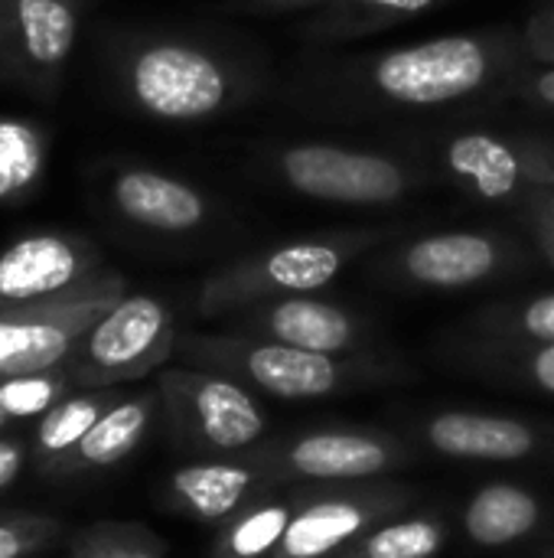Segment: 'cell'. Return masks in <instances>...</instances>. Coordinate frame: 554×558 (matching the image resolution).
Segmentation results:
<instances>
[{
	"mask_svg": "<svg viewBox=\"0 0 554 558\" xmlns=\"http://www.w3.org/2000/svg\"><path fill=\"white\" fill-rule=\"evenodd\" d=\"M532 62L522 29H483L356 56L323 78L366 108L438 111L513 85Z\"/></svg>",
	"mask_w": 554,
	"mask_h": 558,
	"instance_id": "obj_1",
	"label": "cell"
},
{
	"mask_svg": "<svg viewBox=\"0 0 554 558\" xmlns=\"http://www.w3.org/2000/svg\"><path fill=\"white\" fill-rule=\"evenodd\" d=\"M108 69L127 108L173 124L232 114L264 82L261 69L238 49L180 33L124 36L108 49Z\"/></svg>",
	"mask_w": 554,
	"mask_h": 558,
	"instance_id": "obj_2",
	"label": "cell"
},
{
	"mask_svg": "<svg viewBox=\"0 0 554 558\" xmlns=\"http://www.w3.org/2000/svg\"><path fill=\"white\" fill-rule=\"evenodd\" d=\"M173 356L183 366L225 373L251 392L278 402H320L402 379V366L379 353L330 356L238 330L180 333Z\"/></svg>",
	"mask_w": 554,
	"mask_h": 558,
	"instance_id": "obj_3",
	"label": "cell"
},
{
	"mask_svg": "<svg viewBox=\"0 0 554 558\" xmlns=\"http://www.w3.org/2000/svg\"><path fill=\"white\" fill-rule=\"evenodd\" d=\"M398 235L402 226H359L264 245L251 255H242L216 268L196 291V314L209 320L235 317L274 298L320 294L353 262L372 255L376 248Z\"/></svg>",
	"mask_w": 554,
	"mask_h": 558,
	"instance_id": "obj_4",
	"label": "cell"
},
{
	"mask_svg": "<svg viewBox=\"0 0 554 558\" xmlns=\"http://www.w3.org/2000/svg\"><path fill=\"white\" fill-rule=\"evenodd\" d=\"M268 167L281 180V186L297 196L362 209L398 206L434 180L431 170L398 154L362 150L330 141L281 144L268 150Z\"/></svg>",
	"mask_w": 554,
	"mask_h": 558,
	"instance_id": "obj_5",
	"label": "cell"
},
{
	"mask_svg": "<svg viewBox=\"0 0 554 558\" xmlns=\"http://www.w3.org/2000/svg\"><path fill=\"white\" fill-rule=\"evenodd\" d=\"M532 252L503 229H451L392 239L369 258V275L402 291H470L522 271Z\"/></svg>",
	"mask_w": 554,
	"mask_h": 558,
	"instance_id": "obj_6",
	"label": "cell"
},
{
	"mask_svg": "<svg viewBox=\"0 0 554 558\" xmlns=\"http://www.w3.org/2000/svg\"><path fill=\"white\" fill-rule=\"evenodd\" d=\"M157 392L180 441L206 458L248 454L268 441L271 422L261 396L225 373L167 366L157 373Z\"/></svg>",
	"mask_w": 554,
	"mask_h": 558,
	"instance_id": "obj_7",
	"label": "cell"
},
{
	"mask_svg": "<svg viewBox=\"0 0 554 558\" xmlns=\"http://www.w3.org/2000/svg\"><path fill=\"white\" fill-rule=\"evenodd\" d=\"M278 487H340L385 481L408 468L415 451L405 438L382 428H307L284 438H268L251 451Z\"/></svg>",
	"mask_w": 554,
	"mask_h": 558,
	"instance_id": "obj_8",
	"label": "cell"
},
{
	"mask_svg": "<svg viewBox=\"0 0 554 558\" xmlns=\"http://www.w3.org/2000/svg\"><path fill=\"white\" fill-rule=\"evenodd\" d=\"M176 317L157 294H124L72 350L65 373L75 389H114L160 373L176 353Z\"/></svg>",
	"mask_w": 554,
	"mask_h": 558,
	"instance_id": "obj_9",
	"label": "cell"
},
{
	"mask_svg": "<svg viewBox=\"0 0 554 558\" xmlns=\"http://www.w3.org/2000/svg\"><path fill=\"white\" fill-rule=\"evenodd\" d=\"M438 170L467 196L513 213L539 190H554V137L535 131L470 128L441 137Z\"/></svg>",
	"mask_w": 554,
	"mask_h": 558,
	"instance_id": "obj_10",
	"label": "cell"
},
{
	"mask_svg": "<svg viewBox=\"0 0 554 558\" xmlns=\"http://www.w3.org/2000/svg\"><path fill=\"white\" fill-rule=\"evenodd\" d=\"M127 294V281L104 268L91 281L0 311V379L65 366L78 340Z\"/></svg>",
	"mask_w": 554,
	"mask_h": 558,
	"instance_id": "obj_11",
	"label": "cell"
},
{
	"mask_svg": "<svg viewBox=\"0 0 554 558\" xmlns=\"http://www.w3.org/2000/svg\"><path fill=\"white\" fill-rule=\"evenodd\" d=\"M415 490L395 481H366L340 487H300L297 513L271 558H340L366 533L408 513Z\"/></svg>",
	"mask_w": 554,
	"mask_h": 558,
	"instance_id": "obj_12",
	"label": "cell"
},
{
	"mask_svg": "<svg viewBox=\"0 0 554 558\" xmlns=\"http://www.w3.org/2000/svg\"><path fill=\"white\" fill-rule=\"evenodd\" d=\"M78 0H0V62L33 95H52L78 36Z\"/></svg>",
	"mask_w": 554,
	"mask_h": 558,
	"instance_id": "obj_13",
	"label": "cell"
},
{
	"mask_svg": "<svg viewBox=\"0 0 554 558\" xmlns=\"http://www.w3.org/2000/svg\"><path fill=\"white\" fill-rule=\"evenodd\" d=\"M232 330L287 343L310 353L359 356L376 353V327L359 311L320 294H294L255 304L232 317Z\"/></svg>",
	"mask_w": 554,
	"mask_h": 558,
	"instance_id": "obj_14",
	"label": "cell"
},
{
	"mask_svg": "<svg viewBox=\"0 0 554 558\" xmlns=\"http://www.w3.org/2000/svg\"><path fill=\"white\" fill-rule=\"evenodd\" d=\"M104 271L95 242L78 232H29L0 252V311L65 294Z\"/></svg>",
	"mask_w": 554,
	"mask_h": 558,
	"instance_id": "obj_15",
	"label": "cell"
},
{
	"mask_svg": "<svg viewBox=\"0 0 554 558\" xmlns=\"http://www.w3.org/2000/svg\"><path fill=\"white\" fill-rule=\"evenodd\" d=\"M108 206L118 219L153 235H193L216 219V203L196 183L127 163L108 180Z\"/></svg>",
	"mask_w": 554,
	"mask_h": 558,
	"instance_id": "obj_16",
	"label": "cell"
},
{
	"mask_svg": "<svg viewBox=\"0 0 554 558\" xmlns=\"http://www.w3.org/2000/svg\"><path fill=\"white\" fill-rule=\"evenodd\" d=\"M415 438L447 458V461H477V464H513L539 454L549 441L545 428L513 415L444 409L418 418Z\"/></svg>",
	"mask_w": 554,
	"mask_h": 558,
	"instance_id": "obj_17",
	"label": "cell"
},
{
	"mask_svg": "<svg viewBox=\"0 0 554 558\" xmlns=\"http://www.w3.org/2000/svg\"><path fill=\"white\" fill-rule=\"evenodd\" d=\"M268 468L248 451L232 458H209L176 468L163 481V504L196 523L222 526L255 497L274 490Z\"/></svg>",
	"mask_w": 554,
	"mask_h": 558,
	"instance_id": "obj_18",
	"label": "cell"
},
{
	"mask_svg": "<svg viewBox=\"0 0 554 558\" xmlns=\"http://www.w3.org/2000/svg\"><path fill=\"white\" fill-rule=\"evenodd\" d=\"M160 412V392H137V396H121L95 425L91 432L52 468L49 477H72V474H88V471H104L121 461H127L140 441L147 438L153 418Z\"/></svg>",
	"mask_w": 554,
	"mask_h": 558,
	"instance_id": "obj_19",
	"label": "cell"
},
{
	"mask_svg": "<svg viewBox=\"0 0 554 558\" xmlns=\"http://www.w3.org/2000/svg\"><path fill=\"white\" fill-rule=\"evenodd\" d=\"M545 520V504L535 490L516 481L483 484L460 513L464 536L480 549H509L535 536Z\"/></svg>",
	"mask_w": 554,
	"mask_h": 558,
	"instance_id": "obj_20",
	"label": "cell"
},
{
	"mask_svg": "<svg viewBox=\"0 0 554 558\" xmlns=\"http://www.w3.org/2000/svg\"><path fill=\"white\" fill-rule=\"evenodd\" d=\"M300 504V490L274 487L242 507L232 520H225L216 533L212 558H271L278 553L294 513Z\"/></svg>",
	"mask_w": 554,
	"mask_h": 558,
	"instance_id": "obj_21",
	"label": "cell"
},
{
	"mask_svg": "<svg viewBox=\"0 0 554 558\" xmlns=\"http://www.w3.org/2000/svg\"><path fill=\"white\" fill-rule=\"evenodd\" d=\"M441 3L444 0H330L310 16L307 36L317 43H349L421 20Z\"/></svg>",
	"mask_w": 554,
	"mask_h": 558,
	"instance_id": "obj_22",
	"label": "cell"
},
{
	"mask_svg": "<svg viewBox=\"0 0 554 558\" xmlns=\"http://www.w3.org/2000/svg\"><path fill=\"white\" fill-rule=\"evenodd\" d=\"M121 399L114 389H82L69 392L62 402H56L33 428V448L29 458L42 474H52V468L91 432V425Z\"/></svg>",
	"mask_w": 554,
	"mask_h": 558,
	"instance_id": "obj_23",
	"label": "cell"
},
{
	"mask_svg": "<svg viewBox=\"0 0 554 558\" xmlns=\"http://www.w3.org/2000/svg\"><path fill=\"white\" fill-rule=\"evenodd\" d=\"M464 337L503 347H549L554 343V291L480 307L467 320Z\"/></svg>",
	"mask_w": 554,
	"mask_h": 558,
	"instance_id": "obj_24",
	"label": "cell"
},
{
	"mask_svg": "<svg viewBox=\"0 0 554 558\" xmlns=\"http://www.w3.org/2000/svg\"><path fill=\"white\" fill-rule=\"evenodd\" d=\"M457 360L503 386L532 389L554 399V343L549 347H503L483 340H457Z\"/></svg>",
	"mask_w": 554,
	"mask_h": 558,
	"instance_id": "obj_25",
	"label": "cell"
},
{
	"mask_svg": "<svg viewBox=\"0 0 554 558\" xmlns=\"http://www.w3.org/2000/svg\"><path fill=\"white\" fill-rule=\"evenodd\" d=\"M49 163V128L0 114V203L29 199Z\"/></svg>",
	"mask_w": 554,
	"mask_h": 558,
	"instance_id": "obj_26",
	"label": "cell"
},
{
	"mask_svg": "<svg viewBox=\"0 0 554 558\" xmlns=\"http://www.w3.org/2000/svg\"><path fill=\"white\" fill-rule=\"evenodd\" d=\"M451 533L438 513H402L366 533L340 558H438Z\"/></svg>",
	"mask_w": 554,
	"mask_h": 558,
	"instance_id": "obj_27",
	"label": "cell"
},
{
	"mask_svg": "<svg viewBox=\"0 0 554 558\" xmlns=\"http://www.w3.org/2000/svg\"><path fill=\"white\" fill-rule=\"evenodd\" d=\"M72 558H167V546L140 523H95L72 536Z\"/></svg>",
	"mask_w": 554,
	"mask_h": 558,
	"instance_id": "obj_28",
	"label": "cell"
},
{
	"mask_svg": "<svg viewBox=\"0 0 554 558\" xmlns=\"http://www.w3.org/2000/svg\"><path fill=\"white\" fill-rule=\"evenodd\" d=\"M72 379L65 366L26 373V376H3L0 379V409L10 422L42 418L56 402H62L72 392Z\"/></svg>",
	"mask_w": 554,
	"mask_h": 558,
	"instance_id": "obj_29",
	"label": "cell"
},
{
	"mask_svg": "<svg viewBox=\"0 0 554 558\" xmlns=\"http://www.w3.org/2000/svg\"><path fill=\"white\" fill-rule=\"evenodd\" d=\"M59 536V523L49 517H0V558H26Z\"/></svg>",
	"mask_w": 554,
	"mask_h": 558,
	"instance_id": "obj_30",
	"label": "cell"
},
{
	"mask_svg": "<svg viewBox=\"0 0 554 558\" xmlns=\"http://www.w3.org/2000/svg\"><path fill=\"white\" fill-rule=\"evenodd\" d=\"M532 252L554 268V190H539L532 193L519 209H516Z\"/></svg>",
	"mask_w": 554,
	"mask_h": 558,
	"instance_id": "obj_31",
	"label": "cell"
},
{
	"mask_svg": "<svg viewBox=\"0 0 554 558\" xmlns=\"http://www.w3.org/2000/svg\"><path fill=\"white\" fill-rule=\"evenodd\" d=\"M509 95H519L522 101L554 111V62H532L519 72V78L509 85Z\"/></svg>",
	"mask_w": 554,
	"mask_h": 558,
	"instance_id": "obj_32",
	"label": "cell"
},
{
	"mask_svg": "<svg viewBox=\"0 0 554 558\" xmlns=\"http://www.w3.org/2000/svg\"><path fill=\"white\" fill-rule=\"evenodd\" d=\"M526 46L535 62H554V7L542 3L522 26Z\"/></svg>",
	"mask_w": 554,
	"mask_h": 558,
	"instance_id": "obj_33",
	"label": "cell"
},
{
	"mask_svg": "<svg viewBox=\"0 0 554 558\" xmlns=\"http://www.w3.org/2000/svg\"><path fill=\"white\" fill-rule=\"evenodd\" d=\"M26 461H29V445L16 435H0V490H7L20 477Z\"/></svg>",
	"mask_w": 554,
	"mask_h": 558,
	"instance_id": "obj_34",
	"label": "cell"
},
{
	"mask_svg": "<svg viewBox=\"0 0 554 558\" xmlns=\"http://www.w3.org/2000/svg\"><path fill=\"white\" fill-rule=\"evenodd\" d=\"M255 7H268V10H300V7H323L330 0H245Z\"/></svg>",
	"mask_w": 554,
	"mask_h": 558,
	"instance_id": "obj_35",
	"label": "cell"
},
{
	"mask_svg": "<svg viewBox=\"0 0 554 558\" xmlns=\"http://www.w3.org/2000/svg\"><path fill=\"white\" fill-rule=\"evenodd\" d=\"M10 425H13V422H10V418H7V415H3V409H0V432H7V428H10Z\"/></svg>",
	"mask_w": 554,
	"mask_h": 558,
	"instance_id": "obj_36",
	"label": "cell"
},
{
	"mask_svg": "<svg viewBox=\"0 0 554 558\" xmlns=\"http://www.w3.org/2000/svg\"><path fill=\"white\" fill-rule=\"evenodd\" d=\"M0 82H10V78H7V69H3V62H0Z\"/></svg>",
	"mask_w": 554,
	"mask_h": 558,
	"instance_id": "obj_37",
	"label": "cell"
},
{
	"mask_svg": "<svg viewBox=\"0 0 554 558\" xmlns=\"http://www.w3.org/2000/svg\"><path fill=\"white\" fill-rule=\"evenodd\" d=\"M542 3H549V7H554V0H542Z\"/></svg>",
	"mask_w": 554,
	"mask_h": 558,
	"instance_id": "obj_38",
	"label": "cell"
},
{
	"mask_svg": "<svg viewBox=\"0 0 554 558\" xmlns=\"http://www.w3.org/2000/svg\"><path fill=\"white\" fill-rule=\"evenodd\" d=\"M545 558H554V549H552V553H549V556H545Z\"/></svg>",
	"mask_w": 554,
	"mask_h": 558,
	"instance_id": "obj_39",
	"label": "cell"
},
{
	"mask_svg": "<svg viewBox=\"0 0 554 558\" xmlns=\"http://www.w3.org/2000/svg\"><path fill=\"white\" fill-rule=\"evenodd\" d=\"M78 3H82V0H78Z\"/></svg>",
	"mask_w": 554,
	"mask_h": 558,
	"instance_id": "obj_40",
	"label": "cell"
}]
</instances>
